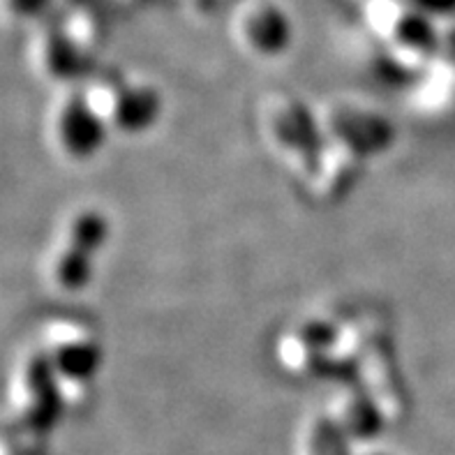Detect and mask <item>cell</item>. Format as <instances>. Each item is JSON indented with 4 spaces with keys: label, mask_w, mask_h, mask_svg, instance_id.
I'll list each match as a JSON object with an SVG mask.
<instances>
[{
    "label": "cell",
    "mask_w": 455,
    "mask_h": 455,
    "mask_svg": "<svg viewBox=\"0 0 455 455\" xmlns=\"http://www.w3.org/2000/svg\"><path fill=\"white\" fill-rule=\"evenodd\" d=\"M109 127L95 114L86 92L76 86L65 92L53 104L49 116V134L56 150L69 162H86L102 150Z\"/></svg>",
    "instance_id": "obj_5"
},
{
    "label": "cell",
    "mask_w": 455,
    "mask_h": 455,
    "mask_svg": "<svg viewBox=\"0 0 455 455\" xmlns=\"http://www.w3.org/2000/svg\"><path fill=\"white\" fill-rule=\"evenodd\" d=\"M10 403L14 421L30 435L49 433L65 410V395L42 347L21 356L12 375Z\"/></svg>",
    "instance_id": "obj_2"
},
{
    "label": "cell",
    "mask_w": 455,
    "mask_h": 455,
    "mask_svg": "<svg viewBox=\"0 0 455 455\" xmlns=\"http://www.w3.org/2000/svg\"><path fill=\"white\" fill-rule=\"evenodd\" d=\"M264 125L271 144L287 156L306 153L307 146L315 144L319 127H322L315 116L307 114L291 98L273 100L271 107H266Z\"/></svg>",
    "instance_id": "obj_9"
},
{
    "label": "cell",
    "mask_w": 455,
    "mask_h": 455,
    "mask_svg": "<svg viewBox=\"0 0 455 455\" xmlns=\"http://www.w3.org/2000/svg\"><path fill=\"white\" fill-rule=\"evenodd\" d=\"M88 53L65 30L63 21L44 19L30 37V63L44 79L72 86L86 72Z\"/></svg>",
    "instance_id": "obj_7"
},
{
    "label": "cell",
    "mask_w": 455,
    "mask_h": 455,
    "mask_svg": "<svg viewBox=\"0 0 455 455\" xmlns=\"http://www.w3.org/2000/svg\"><path fill=\"white\" fill-rule=\"evenodd\" d=\"M125 3H132V5H139V3H141V0H125Z\"/></svg>",
    "instance_id": "obj_13"
},
{
    "label": "cell",
    "mask_w": 455,
    "mask_h": 455,
    "mask_svg": "<svg viewBox=\"0 0 455 455\" xmlns=\"http://www.w3.org/2000/svg\"><path fill=\"white\" fill-rule=\"evenodd\" d=\"M323 127H329L331 137L345 153H358V156L379 153L391 134L381 116L370 114L365 109H354V107L331 109L326 121H322V130Z\"/></svg>",
    "instance_id": "obj_8"
},
{
    "label": "cell",
    "mask_w": 455,
    "mask_h": 455,
    "mask_svg": "<svg viewBox=\"0 0 455 455\" xmlns=\"http://www.w3.org/2000/svg\"><path fill=\"white\" fill-rule=\"evenodd\" d=\"M0 455H17V453H14V446L0 439Z\"/></svg>",
    "instance_id": "obj_12"
},
{
    "label": "cell",
    "mask_w": 455,
    "mask_h": 455,
    "mask_svg": "<svg viewBox=\"0 0 455 455\" xmlns=\"http://www.w3.org/2000/svg\"><path fill=\"white\" fill-rule=\"evenodd\" d=\"M63 26L69 33V37L86 53H91L92 49H98L107 40V21H104V14L92 5L91 0L76 3L65 14Z\"/></svg>",
    "instance_id": "obj_10"
},
{
    "label": "cell",
    "mask_w": 455,
    "mask_h": 455,
    "mask_svg": "<svg viewBox=\"0 0 455 455\" xmlns=\"http://www.w3.org/2000/svg\"><path fill=\"white\" fill-rule=\"evenodd\" d=\"M40 347L60 381L65 403L81 398L102 368L98 335L76 319H53L44 326Z\"/></svg>",
    "instance_id": "obj_3"
},
{
    "label": "cell",
    "mask_w": 455,
    "mask_h": 455,
    "mask_svg": "<svg viewBox=\"0 0 455 455\" xmlns=\"http://www.w3.org/2000/svg\"><path fill=\"white\" fill-rule=\"evenodd\" d=\"M53 0H0V17L12 26H28L49 19Z\"/></svg>",
    "instance_id": "obj_11"
},
{
    "label": "cell",
    "mask_w": 455,
    "mask_h": 455,
    "mask_svg": "<svg viewBox=\"0 0 455 455\" xmlns=\"http://www.w3.org/2000/svg\"><path fill=\"white\" fill-rule=\"evenodd\" d=\"M109 238V220L95 208H81L58 238L52 257L46 261V275L53 289L63 294H76L86 289L95 273V254Z\"/></svg>",
    "instance_id": "obj_1"
},
{
    "label": "cell",
    "mask_w": 455,
    "mask_h": 455,
    "mask_svg": "<svg viewBox=\"0 0 455 455\" xmlns=\"http://www.w3.org/2000/svg\"><path fill=\"white\" fill-rule=\"evenodd\" d=\"M84 92L104 125L116 132L141 134L160 118V92L144 81L100 75L88 81Z\"/></svg>",
    "instance_id": "obj_4"
},
{
    "label": "cell",
    "mask_w": 455,
    "mask_h": 455,
    "mask_svg": "<svg viewBox=\"0 0 455 455\" xmlns=\"http://www.w3.org/2000/svg\"><path fill=\"white\" fill-rule=\"evenodd\" d=\"M238 44L257 58L283 56L291 42V23L273 0H243L234 10Z\"/></svg>",
    "instance_id": "obj_6"
}]
</instances>
